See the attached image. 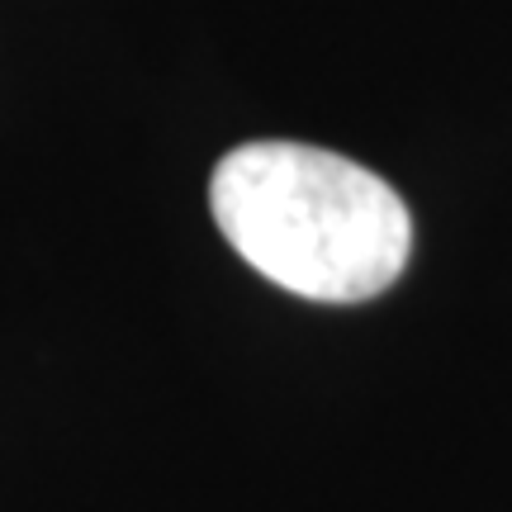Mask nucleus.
Here are the masks:
<instances>
[{
  "label": "nucleus",
  "instance_id": "nucleus-1",
  "mask_svg": "<svg viewBox=\"0 0 512 512\" xmlns=\"http://www.w3.org/2000/svg\"><path fill=\"white\" fill-rule=\"evenodd\" d=\"M209 209L252 271L313 304L375 299L413 252L399 190L328 147L280 138L233 147L214 166Z\"/></svg>",
  "mask_w": 512,
  "mask_h": 512
}]
</instances>
